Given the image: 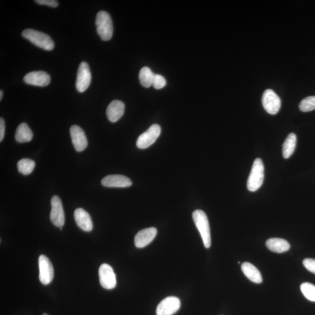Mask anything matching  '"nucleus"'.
<instances>
[{
  "label": "nucleus",
  "instance_id": "obj_1",
  "mask_svg": "<svg viewBox=\"0 0 315 315\" xmlns=\"http://www.w3.org/2000/svg\"><path fill=\"white\" fill-rule=\"evenodd\" d=\"M25 39L43 50L51 51L55 47V43L50 36L38 31L27 29L22 33Z\"/></svg>",
  "mask_w": 315,
  "mask_h": 315
},
{
  "label": "nucleus",
  "instance_id": "obj_2",
  "mask_svg": "<svg viewBox=\"0 0 315 315\" xmlns=\"http://www.w3.org/2000/svg\"><path fill=\"white\" fill-rule=\"evenodd\" d=\"M192 216L196 226L202 236L204 247L209 248L211 247V240L209 222L207 215L203 211L197 210L193 212Z\"/></svg>",
  "mask_w": 315,
  "mask_h": 315
},
{
  "label": "nucleus",
  "instance_id": "obj_3",
  "mask_svg": "<svg viewBox=\"0 0 315 315\" xmlns=\"http://www.w3.org/2000/svg\"><path fill=\"white\" fill-rule=\"evenodd\" d=\"M95 23L98 34L102 40L108 41L112 38L113 32V22L107 12L101 11L98 12Z\"/></svg>",
  "mask_w": 315,
  "mask_h": 315
},
{
  "label": "nucleus",
  "instance_id": "obj_4",
  "mask_svg": "<svg viewBox=\"0 0 315 315\" xmlns=\"http://www.w3.org/2000/svg\"><path fill=\"white\" fill-rule=\"evenodd\" d=\"M264 171L262 160L260 158L256 159L248 180L247 187L249 191H256L262 185L264 177Z\"/></svg>",
  "mask_w": 315,
  "mask_h": 315
},
{
  "label": "nucleus",
  "instance_id": "obj_5",
  "mask_svg": "<svg viewBox=\"0 0 315 315\" xmlns=\"http://www.w3.org/2000/svg\"><path fill=\"white\" fill-rule=\"evenodd\" d=\"M161 129L160 126L155 124L150 127L146 132L138 137L137 140V146L140 149L149 148L157 140L160 136Z\"/></svg>",
  "mask_w": 315,
  "mask_h": 315
},
{
  "label": "nucleus",
  "instance_id": "obj_6",
  "mask_svg": "<svg viewBox=\"0 0 315 315\" xmlns=\"http://www.w3.org/2000/svg\"><path fill=\"white\" fill-rule=\"evenodd\" d=\"M51 206L50 219L52 223L57 227H63L65 223V215L63 204L59 196H53Z\"/></svg>",
  "mask_w": 315,
  "mask_h": 315
},
{
  "label": "nucleus",
  "instance_id": "obj_7",
  "mask_svg": "<svg viewBox=\"0 0 315 315\" xmlns=\"http://www.w3.org/2000/svg\"><path fill=\"white\" fill-rule=\"evenodd\" d=\"M263 108L268 113L276 114L281 108V100L276 93L272 89L265 90L262 96Z\"/></svg>",
  "mask_w": 315,
  "mask_h": 315
},
{
  "label": "nucleus",
  "instance_id": "obj_8",
  "mask_svg": "<svg viewBox=\"0 0 315 315\" xmlns=\"http://www.w3.org/2000/svg\"><path fill=\"white\" fill-rule=\"evenodd\" d=\"M91 72L90 71L89 65L83 61L80 64L77 72L76 80L77 91L79 92H85L91 84Z\"/></svg>",
  "mask_w": 315,
  "mask_h": 315
},
{
  "label": "nucleus",
  "instance_id": "obj_9",
  "mask_svg": "<svg viewBox=\"0 0 315 315\" xmlns=\"http://www.w3.org/2000/svg\"><path fill=\"white\" fill-rule=\"evenodd\" d=\"M39 280L43 285L51 283L54 278V269L48 257L40 255L39 257Z\"/></svg>",
  "mask_w": 315,
  "mask_h": 315
},
{
  "label": "nucleus",
  "instance_id": "obj_10",
  "mask_svg": "<svg viewBox=\"0 0 315 315\" xmlns=\"http://www.w3.org/2000/svg\"><path fill=\"white\" fill-rule=\"evenodd\" d=\"M100 281L102 287L107 289L116 287V279L113 268L108 264H102L99 269Z\"/></svg>",
  "mask_w": 315,
  "mask_h": 315
},
{
  "label": "nucleus",
  "instance_id": "obj_11",
  "mask_svg": "<svg viewBox=\"0 0 315 315\" xmlns=\"http://www.w3.org/2000/svg\"><path fill=\"white\" fill-rule=\"evenodd\" d=\"M181 301L176 297H168L163 299L157 306V315H173L181 307Z\"/></svg>",
  "mask_w": 315,
  "mask_h": 315
},
{
  "label": "nucleus",
  "instance_id": "obj_12",
  "mask_svg": "<svg viewBox=\"0 0 315 315\" xmlns=\"http://www.w3.org/2000/svg\"><path fill=\"white\" fill-rule=\"evenodd\" d=\"M70 132L72 144L78 152H82L88 146V141L87 137L80 126L73 125L71 127Z\"/></svg>",
  "mask_w": 315,
  "mask_h": 315
},
{
  "label": "nucleus",
  "instance_id": "obj_13",
  "mask_svg": "<svg viewBox=\"0 0 315 315\" xmlns=\"http://www.w3.org/2000/svg\"><path fill=\"white\" fill-rule=\"evenodd\" d=\"M23 81L27 84L43 87L51 83V79L47 72L39 71L29 72L24 77Z\"/></svg>",
  "mask_w": 315,
  "mask_h": 315
},
{
  "label": "nucleus",
  "instance_id": "obj_14",
  "mask_svg": "<svg viewBox=\"0 0 315 315\" xmlns=\"http://www.w3.org/2000/svg\"><path fill=\"white\" fill-rule=\"evenodd\" d=\"M157 234V229L151 227L139 231L135 236L134 244L138 248H144L149 245Z\"/></svg>",
  "mask_w": 315,
  "mask_h": 315
},
{
  "label": "nucleus",
  "instance_id": "obj_15",
  "mask_svg": "<svg viewBox=\"0 0 315 315\" xmlns=\"http://www.w3.org/2000/svg\"><path fill=\"white\" fill-rule=\"evenodd\" d=\"M102 185L108 187H128L132 185L131 180L124 175L106 176L102 180Z\"/></svg>",
  "mask_w": 315,
  "mask_h": 315
},
{
  "label": "nucleus",
  "instance_id": "obj_16",
  "mask_svg": "<svg viewBox=\"0 0 315 315\" xmlns=\"http://www.w3.org/2000/svg\"><path fill=\"white\" fill-rule=\"evenodd\" d=\"M75 219L77 226L85 232H90L92 230L93 224L91 216L87 211L83 208H77L75 211Z\"/></svg>",
  "mask_w": 315,
  "mask_h": 315
},
{
  "label": "nucleus",
  "instance_id": "obj_17",
  "mask_svg": "<svg viewBox=\"0 0 315 315\" xmlns=\"http://www.w3.org/2000/svg\"><path fill=\"white\" fill-rule=\"evenodd\" d=\"M125 106L120 101H113L108 106L106 114L110 122L115 123L124 115Z\"/></svg>",
  "mask_w": 315,
  "mask_h": 315
},
{
  "label": "nucleus",
  "instance_id": "obj_18",
  "mask_svg": "<svg viewBox=\"0 0 315 315\" xmlns=\"http://www.w3.org/2000/svg\"><path fill=\"white\" fill-rule=\"evenodd\" d=\"M242 271L249 280L253 283L260 284L262 282V277L259 270L250 263L245 262L241 266Z\"/></svg>",
  "mask_w": 315,
  "mask_h": 315
},
{
  "label": "nucleus",
  "instance_id": "obj_19",
  "mask_svg": "<svg viewBox=\"0 0 315 315\" xmlns=\"http://www.w3.org/2000/svg\"><path fill=\"white\" fill-rule=\"evenodd\" d=\"M265 245L269 250L278 253L287 252L290 249V245L287 241L281 238L269 239Z\"/></svg>",
  "mask_w": 315,
  "mask_h": 315
},
{
  "label": "nucleus",
  "instance_id": "obj_20",
  "mask_svg": "<svg viewBox=\"0 0 315 315\" xmlns=\"http://www.w3.org/2000/svg\"><path fill=\"white\" fill-rule=\"evenodd\" d=\"M34 134L27 124H20L15 133V140L19 143L30 142L32 140Z\"/></svg>",
  "mask_w": 315,
  "mask_h": 315
},
{
  "label": "nucleus",
  "instance_id": "obj_21",
  "mask_svg": "<svg viewBox=\"0 0 315 315\" xmlns=\"http://www.w3.org/2000/svg\"><path fill=\"white\" fill-rule=\"evenodd\" d=\"M297 144V136L295 134L290 133L283 145V155L285 159L292 156L295 151Z\"/></svg>",
  "mask_w": 315,
  "mask_h": 315
},
{
  "label": "nucleus",
  "instance_id": "obj_22",
  "mask_svg": "<svg viewBox=\"0 0 315 315\" xmlns=\"http://www.w3.org/2000/svg\"><path fill=\"white\" fill-rule=\"evenodd\" d=\"M154 75L149 67H144L141 68L139 74V79L143 87L149 88L153 85Z\"/></svg>",
  "mask_w": 315,
  "mask_h": 315
},
{
  "label": "nucleus",
  "instance_id": "obj_23",
  "mask_svg": "<svg viewBox=\"0 0 315 315\" xmlns=\"http://www.w3.org/2000/svg\"><path fill=\"white\" fill-rule=\"evenodd\" d=\"M35 167V162L30 159H22L17 163L19 173L24 175L31 174Z\"/></svg>",
  "mask_w": 315,
  "mask_h": 315
},
{
  "label": "nucleus",
  "instance_id": "obj_24",
  "mask_svg": "<svg viewBox=\"0 0 315 315\" xmlns=\"http://www.w3.org/2000/svg\"><path fill=\"white\" fill-rule=\"evenodd\" d=\"M301 290L306 299L315 302V285L309 283H304L301 285Z\"/></svg>",
  "mask_w": 315,
  "mask_h": 315
},
{
  "label": "nucleus",
  "instance_id": "obj_25",
  "mask_svg": "<svg viewBox=\"0 0 315 315\" xmlns=\"http://www.w3.org/2000/svg\"><path fill=\"white\" fill-rule=\"evenodd\" d=\"M302 112H308L315 109V96H308L302 100L299 105Z\"/></svg>",
  "mask_w": 315,
  "mask_h": 315
},
{
  "label": "nucleus",
  "instance_id": "obj_26",
  "mask_svg": "<svg viewBox=\"0 0 315 315\" xmlns=\"http://www.w3.org/2000/svg\"><path fill=\"white\" fill-rule=\"evenodd\" d=\"M166 84V81L164 77L161 75H154L153 85L155 89H161L164 87Z\"/></svg>",
  "mask_w": 315,
  "mask_h": 315
},
{
  "label": "nucleus",
  "instance_id": "obj_27",
  "mask_svg": "<svg viewBox=\"0 0 315 315\" xmlns=\"http://www.w3.org/2000/svg\"><path fill=\"white\" fill-rule=\"evenodd\" d=\"M303 264L304 267L308 270V271L315 274V259H305L303 260Z\"/></svg>",
  "mask_w": 315,
  "mask_h": 315
},
{
  "label": "nucleus",
  "instance_id": "obj_28",
  "mask_svg": "<svg viewBox=\"0 0 315 315\" xmlns=\"http://www.w3.org/2000/svg\"><path fill=\"white\" fill-rule=\"evenodd\" d=\"M35 2L40 5L47 6L56 8L59 6V3L56 0H36Z\"/></svg>",
  "mask_w": 315,
  "mask_h": 315
},
{
  "label": "nucleus",
  "instance_id": "obj_29",
  "mask_svg": "<svg viewBox=\"0 0 315 315\" xmlns=\"http://www.w3.org/2000/svg\"><path fill=\"white\" fill-rule=\"evenodd\" d=\"M6 125L4 118H0V141H2L5 135Z\"/></svg>",
  "mask_w": 315,
  "mask_h": 315
},
{
  "label": "nucleus",
  "instance_id": "obj_30",
  "mask_svg": "<svg viewBox=\"0 0 315 315\" xmlns=\"http://www.w3.org/2000/svg\"><path fill=\"white\" fill-rule=\"evenodd\" d=\"M3 95V92L1 90V91H0V101L2 100Z\"/></svg>",
  "mask_w": 315,
  "mask_h": 315
},
{
  "label": "nucleus",
  "instance_id": "obj_31",
  "mask_svg": "<svg viewBox=\"0 0 315 315\" xmlns=\"http://www.w3.org/2000/svg\"><path fill=\"white\" fill-rule=\"evenodd\" d=\"M42 315H49V314H47V313H43Z\"/></svg>",
  "mask_w": 315,
  "mask_h": 315
}]
</instances>
